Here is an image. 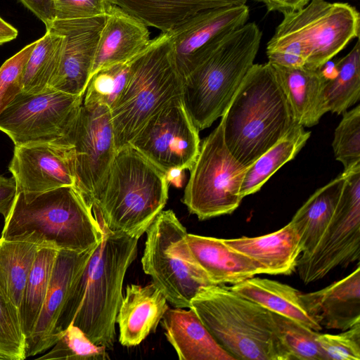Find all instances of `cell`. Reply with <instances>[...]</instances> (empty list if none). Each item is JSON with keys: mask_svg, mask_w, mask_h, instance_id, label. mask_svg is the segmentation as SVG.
<instances>
[{"mask_svg": "<svg viewBox=\"0 0 360 360\" xmlns=\"http://www.w3.org/2000/svg\"><path fill=\"white\" fill-rule=\"evenodd\" d=\"M17 193L14 177L8 178L0 174V214L4 219L8 215Z\"/></svg>", "mask_w": 360, "mask_h": 360, "instance_id": "7bdbcfd3", "label": "cell"}, {"mask_svg": "<svg viewBox=\"0 0 360 360\" xmlns=\"http://www.w3.org/2000/svg\"><path fill=\"white\" fill-rule=\"evenodd\" d=\"M52 349L39 359L106 360L110 356L103 346L92 342L77 326L70 323Z\"/></svg>", "mask_w": 360, "mask_h": 360, "instance_id": "d590c367", "label": "cell"}, {"mask_svg": "<svg viewBox=\"0 0 360 360\" xmlns=\"http://www.w3.org/2000/svg\"><path fill=\"white\" fill-rule=\"evenodd\" d=\"M105 18L55 20L46 29L65 36L60 66L49 89L84 96Z\"/></svg>", "mask_w": 360, "mask_h": 360, "instance_id": "e0dca14e", "label": "cell"}, {"mask_svg": "<svg viewBox=\"0 0 360 360\" xmlns=\"http://www.w3.org/2000/svg\"><path fill=\"white\" fill-rule=\"evenodd\" d=\"M143 271L174 307L188 309L204 286L214 285L192 256L188 233L172 210H162L146 231Z\"/></svg>", "mask_w": 360, "mask_h": 360, "instance_id": "9c48e42d", "label": "cell"}, {"mask_svg": "<svg viewBox=\"0 0 360 360\" xmlns=\"http://www.w3.org/2000/svg\"><path fill=\"white\" fill-rule=\"evenodd\" d=\"M310 135L302 126H297L248 166L240 188L242 197L259 191L277 170L298 154Z\"/></svg>", "mask_w": 360, "mask_h": 360, "instance_id": "f1b7e54d", "label": "cell"}, {"mask_svg": "<svg viewBox=\"0 0 360 360\" xmlns=\"http://www.w3.org/2000/svg\"><path fill=\"white\" fill-rule=\"evenodd\" d=\"M236 359L289 360L273 312L222 285L202 287L190 307Z\"/></svg>", "mask_w": 360, "mask_h": 360, "instance_id": "8992f818", "label": "cell"}, {"mask_svg": "<svg viewBox=\"0 0 360 360\" xmlns=\"http://www.w3.org/2000/svg\"><path fill=\"white\" fill-rule=\"evenodd\" d=\"M112 5L110 0H54L55 20L106 15Z\"/></svg>", "mask_w": 360, "mask_h": 360, "instance_id": "60d3db41", "label": "cell"}, {"mask_svg": "<svg viewBox=\"0 0 360 360\" xmlns=\"http://www.w3.org/2000/svg\"><path fill=\"white\" fill-rule=\"evenodd\" d=\"M224 241L257 263L265 274H291L296 269L302 252L300 236L290 222L266 235L242 236Z\"/></svg>", "mask_w": 360, "mask_h": 360, "instance_id": "603a6c76", "label": "cell"}, {"mask_svg": "<svg viewBox=\"0 0 360 360\" xmlns=\"http://www.w3.org/2000/svg\"><path fill=\"white\" fill-rule=\"evenodd\" d=\"M45 25L46 29L55 20L54 0H19Z\"/></svg>", "mask_w": 360, "mask_h": 360, "instance_id": "b9f144b4", "label": "cell"}, {"mask_svg": "<svg viewBox=\"0 0 360 360\" xmlns=\"http://www.w3.org/2000/svg\"><path fill=\"white\" fill-rule=\"evenodd\" d=\"M345 179L343 172L316 191L290 221L300 236L302 254L311 252L323 235L335 211Z\"/></svg>", "mask_w": 360, "mask_h": 360, "instance_id": "83f0119b", "label": "cell"}, {"mask_svg": "<svg viewBox=\"0 0 360 360\" xmlns=\"http://www.w3.org/2000/svg\"><path fill=\"white\" fill-rule=\"evenodd\" d=\"M262 32L246 22L221 39L184 79L181 100L200 131L221 117L254 64Z\"/></svg>", "mask_w": 360, "mask_h": 360, "instance_id": "52a82bcc", "label": "cell"}, {"mask_svg": "<svg viewBox=\"0 0 360 360\" xmlns=\"http://www.w3.org/2000/svg\"><path fill=\"white\" fill-rule=\"evenodd\" d=\"M39 248L34 243L0 238V294L18 309Z\"/></svg>", "mask_w": 360, "mask_h": 360, "instance_id": "f546056e", "label": "cell"}, {"mask_svg": "<svg viewBox=\"0 0 360 360\" xmlns=\"http://www.w3.org/2000/svg\"><path fill=\"white\" fill-rule=\"evenodd\" d=\"M271 65L298 124L303 127H311L317 124L326 112L323 101V87L327 77L322 69L312 70L304 66L287 68Z\"/></svg>", "mask_w": 360, "mask_h": 360, "instance_id": "d4e9b609", "label": "cell"}, {"mask_svg": "<svg viewBox=\"0 0 360 360\" xmlns=\"http://www.w3.org/2000/svg\"><path fill=\"white\" fill-rule=\"evenodd\" d=\"M64 45V35L50 32L37 40L25 68L22 92L36 94L49 90L60 66Z\"/></svg>", "mask_w": 360, "mask_h": 360, "instance_id": "d6a6232c", "label": "cell"}, {"mask_svg": "<svg viewBox=\"0 0 360 360\" xmlns=\"http://www.w3.org/2000/svg\"><path fill=\"white\" fill-rule=\"evenodd\" d=\"M246 4L200 11L167 32L176 68L184 79L226 34L249 18Z\"/></svg>", "mask_w": 360, "mask_h": 360, "instance_id": "9a60e30c", "label": "cell"}, {"mask_svg": "<svg viewBox=\"0 0 360 360\" xmlns=\"http://www.w3.org/2000/svg\"><path fill=\"white\" fill-rule=\"evenodd\" d=\"M150 41L148 26L113 4L101 32L89 79L103 68L131 60Z\"/></svg>", "mask_w": 360, "mask_h": 360, "instance_id": "d6986e66", "label": "cell"}, {"mask_svg": "<svg viewBox=\"0 0 360 360\" xmlns=\"http://www.w3.org/2000/svg\"><path fill=\"white\" fill-rule=\"evenodd\" d=\"M131 60L103 68L94 73L86 86L83 103L105 104L110 108L127 83Z\"/></svg>", "mask_w": 360, "mask_h": 360, "instance_id": "e575fe53", "label": "cell"}, {"mask_svg": "<svg viewBox=\"0 0 360 360\" xmlns=\"http://www.w3.org/2000/svg\"><path fill=\"white\" fill-rule=\"evenodd\" d=\"M58 251L49 247L39 248L27 278L19 309L26 340L38 319Z\"/></svg>", "mask_w": 360, "mask_h": 360, "instance_id": "4dcf8cb0", "label": "cell"}, {"mask_svg": "<svg viewBox=\"0 0 360 360\" xmlns=\"http://www.w3.org/2000/svg\"><path fill=\"white\" fill-rule=\"evenodd\" d=\"M131 146L165 174L175 169L190 170L198 155L200 139L181 98L150 118Z\"/></svg>", "mask_w": 360, "mask_h": 360, "instance_id": "5bb4252c", "label": "cell"}, {"mask_svg": "<svg viewBox=\"0 0 360 360\" xmlns=\"http://www.w3.org/2000/svg\"><path fill=\"white\" fill-rule=\"evenodd\" d=\"M8 170L18 193L25 198L60 187H75L72 146L49 142L15 146Z\"/></svg>", "mask_w": 360, "mask_h": 360, "instance_id": "2e32d148", "label": "cell"}, {"mask_svg": "<svg viewBox=\"0 0 360 360\" xmlns=\"http://www.w3.org/2000/svg\"><path fill=\"white\" fill-rule=\"evenodd\" d=\"M230 289L266 309L294 320L316 331L322 327L309 314L297 289L276 281L252 277Z\"/></svg>", "mask_w": 360, "mask_h": 360, "instance_id": "4316f807", "label": "cell"}, {"mask_svg": "<svg viewBox=\"0 0 360 360\" xmlns=\"http://www.w3.org/2000/svg\"><path fill=\"white\" fill-rule=\"evenodd\" d=\"M247 167L229 151L219 123L200 144L184 189V204L200 220L231 214L243 198L240 188Z\"/></svg>", "mask_w": 360, "mask_h": 360, "instance_id": "30bf717a", "label": "cell"}, {"mask_svg": "<svg viewBox=\"0 0 360 360\" xmlns=\"http://www.w3.org/2000/svg\"><path fill=\"white\" fill-rule=\"evenodd\" d=\"M25 347L19 309L0 294V359L23 360Z\"/></svg>", "mask_w": 360, "mask_h": 360, "instance_id": "74e56055", "label": "cell"}, {"mask_svg": "<svg viewBox=\"0 0 360 360\" xmlns=\"http://www.w3.org/2000/svg\"><path fill=\"white\" fill-rule=\"evenodd\" d=\"M95 249L83 252L58 251L38 319L26 340V358L44 352L58 340L56 324L62 309L72 285L83 273Z\"/></svg>", "mask_w": 360, "mask_h": 360, "instance_id": "ac0fdd59", "label": "cell"}, {"mask_svg": "<svg viewBox=\"0 0 360 360\" xmlns=\"http://www.w3.org/2000/svg\"><path fill=\"white\" fill-rule=\"evenodd\" d=\"M36 44L26 45L0 67V115L22 91L25 68Z\"/></svg>", "mask_w": 360, "mask_h": 360, "instance_id": "f35d334b", "label": "cell"}, {"mask_svg": "<svg viewBox=\"0 0 360 360\" xmlns=\"http://www.w3.org/2000/svg\"><path fill=\"white\" fill-rule=\"evenodd\" d=\"M248 0H110L148 27L167 32L195 13L238 6Z\"/></svg>", "mask_w": 360, "mask_h": 360, "instance_id": "484cf974", "label": "cell"}, {"mask_svg": "<svg viewBox=\"0 0 360 360\" xmlns=\"http://www.w3.org/2000/svg\"><path fill=\"white\" fill-rule=\"evenodd\" d=\"M225 144L248 167L297 126L272 66L253 64L221 116Z\"/></svg>", "mask_w": 360, "mask_h": 360, "instance_id": "7a4b0ae2", "label": "cell"}, {"mask_svg": "<svg viewBox=\"0 0 360 360\" xmlns=\"http://www.w3.org/2000/svg\"><path fill=\"white\" fill-rule=\"evenodd\" d=\"M161 324L180 360H236L217 343L191 308H168Z\"/></svg>", "mask_w": 360, "mask_h": 360, "instance_id": "cb8c5ba5", "label": "cell"}, {"mask_svg": "<svg viewBox=\"0 0 360 360\" xmlns=\"http://www.w3.org/2000/svg\"><path fill=\"white\" fill-rule=\"evenodd\" d=\"M323 360H360V324L340 333L319 334Z\"/></svg>", "mask_w": 360, "mask_h": 360, "instance_id": "ab89813d", "label": "cell"}, {"mask_svg": "<svg viewBox=\"0 0 360 360\" xmlns=\"http://www.w3.org/2000/svg\"><path fill=\"white\" fill-rule=\"evenodd\" d=\"M103 235L81 193L64 186L32 198L18 193L1 238L83 252L96 248Z\"/></svg>", "mask_w": 360, "mask_h": 360, "instance_id": "3957f363", "label": "cell"}, {"mask_svg": "<svg viewBox=\"0 0 360 360\" xmlns=\"http://www.w3.org/2000/svg\"><path fill=\"white\" fill-rule=\"evenodd\" d=\"M309 314L323 328L345 330L360 324V266L319 290L302 293Z\"/></svg>", "mask_w": 360, "mask_h": 360, "instance_id": "ffe728a7", "label": "cell"}, {"mask_svg": "<svg viewBox=\"0 0 360 360\" xmlns=\"http://www.w3.org/2000/svg\"><path fill=\"white\" fill-rule=\"evenodd\" d=\"M360 14L347 3L311 0L302 9L283 15L267 43L271 64L320 70L353 39L359 37Z\"/></svg>", "mask_w": 360, "mask_h": 360, "instance_id": "5b68a950", "label": "cell"}, {"mask_svg": "<svg viewBox=\"0 0 360 360\" xmlns=\"http://www.w3.org/2000/svg\"><path fill=\"white\" fill-rule=\"evenodd\" d=\"M18 35V30L0 16V46L14 40Z\"/></svg>", "mask_w": 360, "mask_h": 360, "instance_id": "f6af8a7d", "label": "cell"}, {"mask_svg": "<svg viewBox=\"0 0 360 360\" xmlns=\"http://www.w3.org/2000/svg\"><path fill=\"white\" fill-rule=\"evenodd\" d=\"M335 75L326 78L323 101L327 112L343 114L360 98V44L335 64Z\"/></svg>", "mask_w": 360, "mask_h": 360, "instance_id": "1f68e13d", "label": "cell"}, {"mask_svg": "<svg viewBox=\"0 0 360 360\" xmlns=\"http://www.w3.org/2000/svg\"><path fill=\"white\" fill-rule=\"evenodd\" d=\"M103 238L75 281L56 324L59 338L72 323L94 344L111 349L127 271L140 238L103 231Z\"/></svg>", "mask_w": 360, "mask_h": 360, "instance_id": "6da1fadb", "label": "cell"}, {"mask_svg": "<svg viewBox=\"0 0 360 360\" xmlns=\"http://www.w3.org/2000/svg\"><path fill=\"white\" fill-rule=\"evenodd\" d=\"M72 150L75 188L91 207L105 185L117 152L108 105L82 103Z\"/></svg>", "mask_w": 360, "mask_h": 360, "instance_id": "4fadbf2b", "label": "cell"}, {"mask_svg": "<svg viewBox=\"0 0 360 360\" xmlns=\"http://www.w3.org/2000/svg\"><path fill=\"white\" fill-rule=\"evenodd\" d=\"M168 308L165 295L153 283L128 285L116 318L120 343L127 347L141 344L155 331Z\"/></svg>", "mask_w": 360, "mask_h": 360, "instance_id": "44dd1931", "label": "cell"}, {"mask_svg": "<svg viewBox=\"0 0 360 360\" xmlns=\"http://www.w3.org/2000/svg\"><path fill=\"white\" fill-rule=\"evenodd\" d=\"M83 98L52 89L36 94L21 92L0 115V131L15 146L46 142L72 146Z\"/></svg>", "mask_w": 360, "mask_h": 360, "instance_id": "8fae6325", "label": "cell"}, {"mask_svg": "<svg viewBox=\"0 0 360 360\" xmlns=\"http://www.w3.org/2000/svg\"><path fill=\"white\" fill-rule=\"evenodd\" d=\"M274 314L278 338L289 360H323L317 341L319 331L285 316Z\"/></svg>", "mask_w": 360, "mask_h": 360, "instance_id": "836d02e7", "label": "cell"}, {"mask_svg": "<svg viewBox=\"0 0 360 360\" xmlns=\"http://www.w3.org/2000/svg\"><path fill=\"white\" fill-rule=\"evenodd\" d=\"M186 239L193 257L214 285H233L263 274L257 263L224 239L192 233H187Z\"/></svg>", "mask_w": 360, "mask_h": 360, "instance_id": "7402d4cb", "label": "cell"}, {"mask_svg": "<svg viewBox=\"0 0 360 360\" xmlns=\"http://www.w3.org/2000/svg\"><path fill=\"white\" fill-rule=\"evenodd\" d=\"M342 115L332 146L336 160L347 171L360 165V105Z\"/></svg>", "mask_w": 360, "mask_h": 360, "instance_id": "8d00e7d4", "label": "cell"}, {"mask_svg": "<svg viewBox=\"0 0 360 360\" xmlns=\"http://www.w3.org/2000/svg\"><path fill=\"white\" fill-rule=\"evenodd\" d=\"M183 82L169 34L161 32L131 61L124 89L110 108L117 151L130 146L150 118L181 98Z\"/></svg>", "mask_w": 360, "mask_h": 360, "instance_id": "ba28073f", "label": "cell"}, {"mask_svg": "<svg viewBox=\"0 0 360 360\" xmlns=\"http://www.w3.org/2000/svg\"><path fill=\"white\" fill-rule=\"evenodd\" d=\"M263 3L268 11H276L283 15L302 9L311 0H257Z\"/></svg>", "mask_w": 360, "mask_h": 360, "instance_id": "ee69618b", "label": "cell"}, {"mask_svg": "<svg viewBox=\"0 0 360 360\" xmlns=\"http://www.w3.org/2000/svg\"><path fill=\"white\" fill-rule=\"evenodd\" d=\"M344 172V185L330 221L314 249L298 259L296 269L305 284L360 258V165Z\"/></svg>", "mask_w": 360, "mask_h": 360, "instance_id": "7c38bea8", "label": "cell"}, {"mask_svg": "<svg viewBox=\"0 0 360 360\" xmlns=\"http://www.w3.org/2000/svg\"><path fill=\"white\" fill-rule=\"evenodd\" d=\"M169 184H172L176 187H181L184 177V170L172 169L165 174Z\"/></svg>", "mask_w": 360, "mask_h": 360, "instance_id": "bcb514c9", "label": "cell"}, {"mask_svg": "<svg viewBox=\"0 0 360 360\" xmlns=\"http://www.w3.org/2000/svg\"><path fill=\"white\" fill-rule=\"evenodd\" d=\"M166 174L132 146L117 152L104 186L91 205L102 231L140 238L168 200Z\"/></svg>", "mask_w": 360, "mask_h": 360, "instance_id": "277c9868", "label": "cell"}]
</instances>
